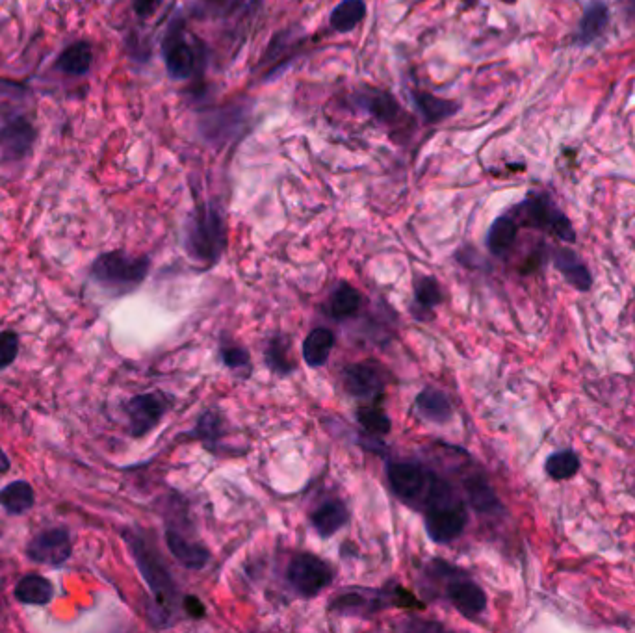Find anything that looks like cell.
<instances>
[{
    "instance_id": "1",
    "label": "cell",
    "mask_w": 635,
    "mask_h": 633,
    "mask_svg": "<svg viewBox=\"0 0 635 633\" xmlns=\"http://www.w3.org/2000/svg\"><path fill=\"white\" fill-rule=\"evenodd\" d=\"M123 539L129 546L130 554L134 557V563L142 574L143 582L151 589L153 602L149 606V621L153 622L155 628H168L175 617V609L182 606V600L177 589V583L171 576L164 557L160 556L158 548L143 535L142 531H123Z\"/></svg>"
},
{
    "instance_id": "2",
    "label": "cell",
    "mask_w": 635,
    "mask_h": 633,
    "mask_svg": "<svg viewBox=\"0 0 635 633\" xmlns=\"http://www.w3.org/2000/svg\"><path fill=\"white\" fill-rule=\"evenodd\" d=\"M227 247V223L214 203H199L184 223V251L194 262L214 266Z\"/></svg>"
},
{
    "instance_id": "3",
    "label": "cell",
    "mask_w": 635,
    "mask_h": 633,
    "mask_svg": "<svg viewBox=\"0 0 635 633\" xmlns=\"http://www.w3.org/2000/svg\"><path fill=\"white\" fill-rule=\"evenodd\" d=\"M149 272L151 259L147 255H130L125 249H114L91 262L90 279L104 294L121 298L142 285Z\"/></svg>"
},
{
    "instance_id": "4",
    "label": "cell",
    "mask_w": 635,
    "mask_h": 633,
    "mask_svg": "<svg viewBox=\"0 0 635 633\" xmlns=\"http://www.w3.org/2000/svg\"><path fill=\"white\" fill-rule=\"evenodd\" d=\"M387 479L396 498L418 511H424L429 504L454 491L435 470L411 461L387 463Z\"/></svg>"
},
{
    "instance_id": "5",
    "label": "cell",
    "mask_w": 635,
    "mask_h": 633,
    "mask_svg": "<svg viewBox=\"0 0 635 633\" xmlns=\"http://www.w3.org/2000/svg\"><path fill=\"white\" fill-rule=\"evenodd\" d=\"M390 606L422 608V604L416 600L415 596L405 591L400 585H396V589L353 587L351 591H344L331 600V609L335 613L350 615V617H372Z\"/></svg>"
},
{
    "instance_id": "6",
    "label": "cell",
    "mask_w": 635,
    "mask_h": 633,
    "mask_svg": "<svg viewBox=\"0 0 635 633\" xmlns=\"http://www.w3.org/2000/svg\"><path fill=\"white\" fill-rule=\"evenodd\" d=\"M162 58L169 78L173 80H188L205 64V49H197V45L188 39L182 17H175L169 23L162 39Z\"/></svg>"
},
{
    "instance_id": "7",
    "label": "cell",
    "mask_w": 635,
    "mask_h": 633,
    "mask_svg": "<svg viewBox=\"0 0 635 633\" xmlns=\"http://www.w3.org/2000/svg\"><path fill=\"white\" fill-rule=\"evenodd\" d=\"M429 574L435 578H444L446 583V598L465 619H478L481 613L487 609V595L481 589V585L470 580L465 572L455 569L452 565L444 563L441 559H435L429 563Z\"/></svg>"
},
{
    "instance_id": "8",
    "label": "cell",
    "mask_w": 635,
    "mask_h": 633,
    "mask_svg": "<svg viewBox=\"0 0 635 633\" xmlns=\"http://www.w3.org/2000/svg\"><path fill=\"white\" fill-rule=\"evenodd\" d=\"M511 216L517 220L519 227L526 225V227L545 231L567 244L576 242V233H574L571 220L546 195H530L528 199H524L520 205L513 208Z\"/></svg>"
},
{
    "instance_id": "9",
    "label": "cell",
    "mask_w": 635,
    "mask_h": 633,
    "mask_svg": "<svg viewBox=\"0 0 635 633\" xmlns=\"http://www.w3.org/2000/svg\"><path fill=\"white\" fill-rule=\"evenodd\" d=\"M467 522V507L455 491L444 494L424 509V526L433 543H454L463 535Z\"/></svg>"
},
{
    "instance_id": "10",
    "label": "cell",
    "mask_w": 635,
    "mask_h": 633,
    "mask_svg": "<svg viewBox=\"0 0 635 633\" xmlns=\"http://www.w3.org/2000/svg\"><path fill=\"white\" fill-rule=\"evenodd\" d=\"M335 580V569L322 557L303 552L292 557L286 567V582L294 593L303 598H314Z\"/></svg>"
},
{
    "instance_id": "11",
    "label": "cell",
    "mask_w": 635,
    "mask_h": 633,
    "mask_svg": "<svg viewBox=\"0 0 635 633\" xmlns=\"http://www.w3.org/2000/svg\"><path fill=\"white\" fill-rule=\"evenodd\" d=\"M171 405H173V398L160 390L143 392L125 401L123 413L129 420L130 437L143 439L145 435H149L169 413Z\"/></svg>"
},
{
    "instance_id": "12",
    "label": "cell",
    "mask_w": 635,
    "mask_h": 633,
    "mask_svg": "<svg viewBox=\"0 0 635 633\" xmlns=\"http://www.w3.org/2000/svg\"><path fill=\"white\" fill-rule=\"evenodd\" d=\"M38 142V129L23 112H13L2 119L0 125V160L21 164L32 155Z\"/></svg>"
},
{
    "instance_id": "13",
    "label": "cell",
    "mask_w": 635,
    "mask_h": 633,
    "mask_svg": "<svg viewBox=\"0 0 635 633\" xmlns=\"http://www.w3.org/2000/svg\"><path fill=\"white\" fill-rule=\"evenodd\" d=\"M389 370L381 362H355L342 370V383L351 398L359 400H377L383 396L389 385Z\"/></svg>"
},
{
    "instance_id": "14",
    "label": "cell",
    "mask_w": 635,
    "mask_h": 633,
    "mask_svg": "<svg viewBox=\"0 0 635 633\" xmlns=\"http://www.w3.org/2000/svg\"><path fill=\"white\" fill-rule=\"evenodd\" d=\"M73 556L71 531L64 526L41 530L26 544V557L38 565L62 567Z\"/></svg>"
},
{
    "instance_id": "15",
    "label": "cell",
    "mask_w": 635,
    "mask_h": 633,
    "mask_svg": "<svg viewBox=\"0 0 635 633\" xmlns=\"http://www.w3.org/2000/svg\"><path fill=\"white\" fill-rule=\"evenodd\" d=\"M350 103L357 112H361L364 116L372 117L383 125L389 127H398L405 123L403 119L405 112L402 110V104L398 103V99L385 90H376V88H364L361 91H355L350 97Z\"/></svg>"
},
{
    "instance_id": "16",
    "label": "cell",
    "mask_w": 635,
    "mask_h": 633,
    "mask_svg": "<svg viewBox=\"0 0 635 633\" xmlns=\"http://www.w3.org/2000/svg\"><path fill=\"white\" fill-rule=\"evenodd\" d=\"M166 544L169 554L181 563L184 569H205L210 561V550L205 544L192 541L188 535H184L175 526H168L166 530Z\"/></svg>"
},
{
    "instance_id": "17",
    "label": "cell",
    "mask_w": 635,
    "mask_h": 633,
    "mask_svg": "<svg viewBox=\"0 0 635 633\" xmlns=\"http://www.w3.org/2000/svg\"><path fill=\"white\" fill-rule=\"evenodd\" d=\"M93 45L88 39H78L58 54L54 67L65 77H86L93 67Z\"/></svg>"
},
{
    "instance_id": "18",
    "label": "cell",
    "mask_w": 635,
    "mask_h": 633,
    "mask_svg": "<svg viewBox=\"0 0 635 633\" xmlns=\"http://www.w3.org/2000/svg\"><path fill=\"white\" fill-rule=\"evenodd\" d=\"M54 595H56V591H54L51 580L41 576L38 572L25 574L19 582L15 583V589H13V596L19 604L36 606V608L49 606L54 600Z\"/></svg>"
},
{
    "instance_id": "19",
    "label": "cell",
    "mask_w": 635,
    "mask_h": 633,
    "mask_svg": "<svg viewBox=\"0 0 635 633\" xmlns=\"http://www.w3.org/2000/svg\"><path fill=\"white\" fill-rule=\"evenodd\" d=\"M463 489L467 494V502L474 511L481 515H496L502 511V504L496 496L489 479L485 478L481 472L470 474L463 481Z\"/></svg>"
},
{
    "instance_id": "20",
    "label": "cell",
    "mask_w": 635,
    "mask_h": 633,
    "mask_svg": "<svg viewBox=\"0 0 635 633\" xmlns=\"http://www.w3.org/2000/svg\"><path fill=\"white\" fill-rule=\"evenodd\" d=\"M415 407L420 418H424L426 422H431V424H437V426L448 424L454 416L452 401L448 400V396L439 388H424L416 396Z\"/></svg>"
},
{
    "instance_id": "21",
    "label": "cell",
    "mask_w": 635,
    "mask_h": 633,
    "mask_svg": "<svg viewBox=\"0 0 635 633\" xmlns=\"http://www.w3.org/2000/svg\"><path fill=\"white\" fill-rule=\"evenodd\" d=\"M348 520H350L348 507L340 500H327L311 513L312 528L322 539L333 537L348 524Z\"/></svg>"
},
{
    "instance_id": "22",
    "label": "cell",
    "mask_w": 635,
    "mask_h": 633,
    "mask_svg": "<svg viewBox=\"0 0 635 633\" xmlns=\"http://www.w3.org/2000/svg\"><path fill=\"white\" fill-rule=\"evenodd\" d=\"M554 266L569 285L574 286L580 292H589L593 286V277L587 270L582 260L578 259V255L567 249V247H559L554 251Z\"/></svg>"
},
{
    "instance_id": "23",
    "label": "cell",
    "mask_w": 635,
    "mask_h": 633,
    "mask_svg": "<svg viewBox=\"0 0 635 633\" xmlns=\"http://www.w3.org/2000/svg\"><path fill=\"white\" fill-rule=\"evenodd\" d=\"M442 288L439 281L431 275L418 277L415 281V299H413V307L411 312L418 322H426L429 318H433L435 307H439L442 303Z\"/></svg>"
},
{
    "instance_id": "24",
    "label": "cell",
    "mask_w": 635,
    "mask_h": 633,
    "mask_svg": "<svg viewBox=\"0 0 635 633\" xmlns=\"http://www.w3.org/2000/svg\"><path fill=\"white\" fill-rule=\"evenodd\" d=\"M411 101L415 104L416 110L424 117V121H428V123H442V121L454 117L461 110V104L450 101V99H442V97H437L428 91L411 90Z\"/></svg>"
},
{
    "instance_id": "25",
    "label": "cell",
    "mask_w": 635,
    "mask_h": 633,
    "mask_svg": "<svg viewBox=\"0 0 635 633\" xmlns=\"http://www.w3.org/2000/svg\"><path fill=\"white\" fill-rule=\"evenodd\" d=\"M337 336L327 327H316L303 340V361L309 368H322L329 361Z\"/></svg>"
},
{
    "instance_id": "26",
    "label": "cell",
    "mask_w": 635,
    "mask_h": 633,
    "mask_svg": "<svg viewBox=\"0 0 635 633\" xmlns=\"http://www.w3.org/2000/svg\"><path fill=\"white\" fill-rule=\"evenodd\" d=\"M34 504H36V492L25 479H15L0 489V507L12 517L25 515L34 507Z\"/></svg>"
},
{
    "instance_id": "27",
    "label": "cell",
    "mask_w": 635,
    "mask_h": 633,
    "mask_svg": "<svg viewBox=\"0 0 635 633\" xmlns=\"http://www.w3.org/2000/svg\"><path fill=\"white\" fill-rule=\"evenodd\" d=\"M517 236H519V223L511 214H504L493 221L487 233V247L494 257H504L511 251V247L515 246Z\"/></svg>"
},
{
    "instance_id": "28",
    "label": "cell",
    "mask_w": 635,
    "mask_h": 633,
    "mask_svg": "<svg viewBox=\"0 0 635 633\" xmlns=\"http://www.w3.org/2000/svg\"><path fill=\"white\" fill-rule=\"evenodd\" d=\"M361 301L363 299L355 286H351L350 283H338L337 288L331 292L327 311L331 314V318H335L337 322H342V320H348L359 312Z\"/></svg>"
},
{
    "instance_id": "29",
    "label": "cell",
    "mask_w": 635,
    "mask_h": 633,
    "mask_svg": "<svg viewBox=\"0 0 635 633\" xmlns=\"http://www.w3.org/2000/svg\"><path fill=\"white\" fill-rule=\"evenodd\" d=\"M610 23V12L606 8V4L602 2H593L587 10H585L580 26H578V43L580 45H589L593 41H597L608 28Z\"/></svg>"
},
{
    "instance_id": "30",
    "label": "cell",
    "mask_w": 635,
    "mask_h": 633,
    "mask_svg": "<svg viewBox=\"0 0 635 633\" xmlns=\"http://www.w3.org/2000/svg\"><path fill=\"white\" fill-rule=\"evenodd\" d=\"M366 17V2L364 0H342L331 12L329 23L335 32L346 34L361 25Z\"/></svg>"
},
{
    "instance_id": "31",
    "label": "cell",
    "mask_w": 635,
    "mask_h": 633,
    "mask_svg": "<svg viewBox=\"0 0 635 633\" xmlns=\"http://www.w3.org/2000/svg\"><path fill=\"white\" fill-rule=\"evenodd\" d=\"M264 359L273 374L288 375L296 370V362L290 359V340L286 336H273L268 342Z\"/></svg>"
},
{
    "instance_id": "32",
    "label": "cell",
    "mask_w": 635,
    "mask_h": 633,
    "mask_svg": "<svg viewBox=\"0 0 635 633\" xmlns=\"http://www.w3.org/2000/svg\"><path fill=\"white\" fill-rule=\"evenodd\" d=\"M357 420L364 427V431L374 435V437L389 435L390 429H392V420H390L389 414L383 411L381 405H377V400L372 401L370 405L359 407Z\"/></svg>"
},
{
    "instance_id": "33",
    "label": "cell",
    "mask_w": 635,
    "mask_h": 633,
    "mask_svg": "<svg viewBox=\"0 0 635 633\" xmlns=\"http://www.w3.org/2000/svg\"><path fill=\"white\" fill-rule=\"evenodd\" d=\"M582 466V461L576 453L571 450H565V452L552 453L548 459H546L545 470L546 474L556 481H565V479H571L578 474Z\"/></svg>"
},
{
    "instance_id": "34",
    "label": "cell",
    "mask_w": 635,
    "mask_h": 633,
    "mask_svg": "<svg viewBox=\"0 0 635 633\" xmlns=\"http://www.w3.org/2000/svg\"><path fill=\"white\" fill-rule=\"evenodd\" d=\"M192 435L201 440L210 450H214V446L225 435L223 416L218 411H207V413L201 414Z\"/></svg>"
},
{
    "instance_id": "35",
    "label": "cell",
    "mask_w": 635,
    "mask_h": 633,
    "mask_svg": "<svg viewBox=\"0 0 635 633\" xmlns=\"http://www.w3.org/2000/svg\"><path fill=\"white\" fill-rule=\"evenodd\" d=\"M220 357L223 364L231 370H249L251 368V355L244 346H238L233 342L221 344Z\"/></svg>"
},
{
    "instance_id": "36",
    "label": "cell",
    "mask_w": 635,
    "mask_h": 633,
    "mask_svg": "<svg viewBox=\"0 0 635 633\" xmlns=\"http://www.w3.org/2000/svg\"><path fill=\"white\" fill-rule=\"evenodd\" d=\"M19 346H21V342H19V335L15 331L12 329L0 331V372L8 370L13 362L17 361Z\"/></svg>"
},
{
    "instance_id": "37",
    "label": "cell",
    "mask_w": 635,
    "mask_h": 633,
    "mask_svg": "<svg viewBox=\"0 0 635 633\" xmlns=\"http://www.w3.org/2000/svg\"><path fill=\"white\" fill-rule=\"evenodd\" d=\"M160 4H162V0H132V10L138 19L145 21V19H151L158 12Z\"/></svg>"
},
{
    "instance_id": "38",
    "label": "cell",
    "mask_w": 635,
    "mask_h": 633,
    "mask_svg": "<svg viewBox=\"0 0 635 633\" xmlns=\"http://www.w3.org/2000/svg\"><path fill=\"white\" fill-rule=\"evenodd\" d=\"M182 609L186 611L188 617L192 619H203L207 615L205 604L194 595L182 596Z\"/></svg>"
},
{
    "instance_id": "39",
    "label": "cell",
    "mask_w": 635,
    "mask_h": 633,
    "mask_svg": "<svg viewBox=\"0 0 635 633\" xmlns=\"http://www.w3.org/2000/svg\"><path fill=\"white\" fill-rule=\"evenodd\" d=\"M12 468V459L8 457V453L4 452V448L0 446V474H8Z\"/></svg>"
},
{
    "instance_id": "40",
    "label": "cell",
    "mask_w": 635,
    "mask_h": 633,
    "mask_svg": "<svg viewBox=\"0 0 635 633\" xmlns=\"http://www.w3.org/2000/svg\"><path fill=\"white\" fill-rule=\"evenodd\" d=\"M628 13H630V17H634L635 19V0L628 2Z\"/></svg>"
},
{
    "instance_id": "41",
    "label": "cell",
    "mask_w": 635,
    "mask_h": 633,
    "mask_svg": "<svg viewBox=\"0 0 635 633\" xmlns=\"http://www.w3.org/2000/svg\"><path fill=\"white\" fill-rule=\"evenodd\" d=\"M467 6H476L478 4V0H463Z\"/></svg>"
},
{
    "instance_id": "42",
    "label": "cell",
    "mask_w": 635,
    "mask_h": 633,
    "mask_svg": "<svg viewBox=\"0 0 635 633\" xmlns=\"http://www.w3.org/2000/svg\"><path fill=\"white\" fill-rule=\"evenodd\" d=\"M502 2H506V4H515L517 0H502Z\"/></svg>"
},
{
    "instance_id": "43",
    "label": "cell",
    "mask_w": 635,
    "mask_h": 633,
    "mask_svg": "<svg viewBox=\"0 0 635 633\" xmlns=\"http://www.w3.org/2000/svg\"><path fill=\"white\" fill-rule=\"evenodd\" d=\"M208 2H218V0H208Z\"/></svg>"
}]
</instances>
